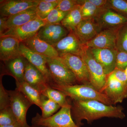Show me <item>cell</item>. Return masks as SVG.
<instances>
[{
    "label": "cell",
    "mask_w": 127,
    "mask_h": 127,
    "mask_svg": "<svg viewBox=\"0 0 127 127\" xmlns=\"http://www.w3.org/2000/svg\"><path fill=\"white\" fill-rule=\"evenodd\" d=\"M71 105L72 117L79 127L83 125L82 121L83 120L90 123L103 117L123 119L125 117L122 107L107 105L97 100H72Z\"/></svg>",
    "instance_id": "1"
},
{
    "label": "cell",
    "mask_w": 127,
    "mask_h": 127,
    "mask_svg": "<svg viewBox=\"0 0 127 127\" xmlns=\"http://www.w3.org/2000/svg\"><path fill=\"white\" fill-rule=\"evenodd\" d=\"M50 87L61 91L72 100H97L107 105L113 104L106 95L98 91L91 84H77L69 86L53 84Z\"/></svg>",
    "instance_id": "2"
},
{
    "label": "cell",
    "mask_w": 127,
    "mask_h": 127,
    "mask_svg": "<svg viewBox=\"0 0 127 127\" xmlns=\"http://www.w3.org/2000/svg\"><path fill=\"white\" fill-rule=\"evenodd\" d=\"M47 68L52 81L50 85L69 86L79 84L74 74L58 58L46 57Z\"/></svg>",
    "instance_id": "3"
},
{
    "label": "cell",
    "mask_w": 127,
    "mask_h": 127,
    "mask_svg": "<svg viewBox=\"0 0 127 127\" xmlns=\"http://www.w3.org/2000/svg\"><path fill=\"white\" fill-rule=\"evenodd\" d=\"M80 57L86 65L90 76L91 84L98 91L102 93L107 76L102 66L95 60L89 48L85 45Z\"/></svg>",
    "instance_id": "4"
},
{
    "label": "cell",
    "mask_w": 127,
    "mask_h": 127,
    "mask_svg": "<svg viewBox=\"0 0 127 127\" xmlns=\"http://www.w3.org/2000/svg\"><path fill=\"white\" fill-rule=\"evenodd\" d=\"M32 125L45 127H81L75 123L72 117L71 108L62 107L56 113L48 118L39 113L32 118Z\"/></svg>",
    "instance_id": "5"
},
{
    "label": "cell",
    "mask_w": 127,
    "mask_h": 127,
    "mask_svg": "<svg viewBox=\"0 0 127 127\" xmlns=\"http://www.w3.org/2000/svg\"><path fill=\"white\" fill-rule=\"evenodd\" d=\"M58 58L72 72L79 84H91L86 65L81 57L73 54H65L59 55Z\"/></svg>",
    "instance_id": "6"
},
{
    "label": "cell",
    "mask_w": 127,
    "mask_h": 127,
    "mask_svg": "<svg viewBox=\"0 0 127 127\" xmlns=\"http://www.w3.org/2000/svg\"><path fill=\"white\" fill-rule=\"evenodd\" d=\"M7 91L10 97L11 108L17 121L23 127H30L27 121V114L32 103L16 89Z\"/></svg>",
    "instance_id": "7"
},
{
    "label": "cell",
    "mask_w": 127,
    "mask_h": 127,
    "mask_svg": "<svg viewBox=\"0 0 127 127\" xmlns=\"http://www.w3.org/2000/svg\"><path fill=\"white\" fill-rule=\"evenodd\" d=\"M45 25V23L43 20L37 17L20 26L7 30L0 36L14 37L23 42L36 35L41 28Z\"/></svg>",
    "instance_id": "8"
},
{
    "label": "cell",
    "mask_w": 127,
    "mask_h": 127,
    "mask_svg": "<svg viewBox=\"0 0 127 127\" xmlns=\"http://www.w3.org/2000/svg\"><path fill=\"white\" fill-rule=\"evenodd\" d=\"M94 20L102 30L118 29L127 23V17L108 8L102 10Z\"/></svg>",
    "instance_id": "9"
},
{
    "label": "cell",
    "mask_w": 127,
    "mask_h": 127,
    "mask_svg": "<svg viewBox=\"0 0 127 127\" xmlns=\"http://www.w3.org/2000/svg\"><path fill=\"white\" fill-rule=\"evenodd\" d=\"M102 93L106 95L113 104L121 103L127 97V85L109 75Z\"/></svg>",
    "instance_id": "10"
},
{
    "label": "cell",
    "mask_w": 127,
    "mask_h": 127,
    "mask_svg": "<svg viewBox=\"0 0 127 127\" xmlns=\"http://www.w3.org/2000/svg\"><path fill=\"white\" fill-rule=\"evenodd\" d=\"M84 46L74 32L71 31L69 32L67 35L52 46L59 55L70 54L81 57Z\"/></svg>",
    "instance_id": "11"
},
{
    "label": "cell",
    "mask_w": 127,
    "mask_h": 127,
    "mask_svg": "<svg viewBox=\"0 0 127 127\" xmlns=\"http://www.w3.org/2000/svg\"><path fill=\"white\" fill-rule=\"evenodd\" d=\"M89 48L95 60L102 66L107 76L116 69L117 50L108 48Z\"/></svg>",
    "instance_id": "12"
},
{
    "label": "cell",
    "mask_w": 127,
    "mask_h": 127,
    "mask_svg": "<svg viewBox=\"0 0 127 127\" xmlns=\"http://www.w3.org/2000/svg\"><path fill=\"white\" fill-rule=\"evenodd\" d=\"M0 1V17H8L35 7L39 3V0H6Z\"/></svg>",
    "instance_id": "13"
},
{
    "label": "cell",
    "mask_w": 127,
    "mask_h": 127,
    "mask_svg": "<svg viewBox=\"0 0 127 127\" xmlns=\"http://www.w3.org/2000/svg\"><path fill=\"white\" fill-rule=\"evenodd\" d=\"M20 51L21 55L42 73L50 86L51 84L52 81L47 68L46 57L29 49L22 42L20 43Z\"/></svg>",
    "instance_id": "14"
},
{
    "label": "cell",
    "mask_w": 127,
    "mask_h": 127,
    "mask_svg": "<svg viewBox=\"0 0 127 127\" xmlns=\"http://www.w3.org/2000/svg\"><path fill=\"white\" fill-rule=\"evenodd\" d=\"M69 32L61 24H46L41 28L36 35L41 40L53 46L67 35Z\"/></svg>",
    "instance_id": "15"
},
{
    "label": "cell",
    "mask_w": 127,
    "mask_h": 127,
    "mask_svg": "<svg viewBox=\"0 0 127 127\" xmlns=\"http://www.w3.org/2000/svg\"><path fill=\"white\" fill-rule=\"evenodd\" d=\"M118 29L102 30L93 39L84 45L89 48L117 50L116 42Z\"/></svg>",
    "instance_id": "16"
},
{
    "label": "cell",
    "mask_w": 127,
    "mask_h": 127,
    "mask_svg": "<svg viewBox=\"0 0 127 127\" xmlns=\"http://www.w3.org/2000/svg\"><path fill=\"white\" fill-rule=\"evenodd\" d=\"M4 70L2 75L7 74L15 78L16 83L25 81L24 74L28 61L22 55L4 62Z\"/></svg>",
    "instance_id": "17"
},
{
    "label": "cell",
    "mask_w": 127,
    "mask_h": 127,
    "mask_svg": "<svg viewBox=\"0 0 127 127\" xmlns=\"http://www.w3.org/2000/svg\"><path fill=\"white\" fill-rule=\"evenodd\" d=\"M102 31L94 19L83 20L73 31L83 44L91 40Z\"/></svg>",
    "instance_id": "18"
},
{
    "label": "cell",
    "mask_w": 127,
    "mask_h": 127,
    "mask_svg": "<svg viewBox=\"0 0 127 127\" xmlns=\"http://www.w3.org/2000/svg\"><path fill=\"white\" fill-rule=\"evenodd\" d=\"M24 80L41 94L48 87L50 86L42 73L29 62L25 68Z\"/></svg>",
    "instance_id": "19"
},
{
    "label": "cell",
    "mask_w": 127,
    "mask_h": 127,
    "mask_svg": "<svg viewBox=\"0 0 127 127\" xmlns=\"http://www.w3.org/2000/svg\"><path fill=\"white\" fill-rule=\"evenodd\" d=\"M21 42L14 37L3 36L0 37V59L5 62L21 55Z\"/></svg>",
    "instance_id": "20"
},
{
    "label": "cell",
    "mask_w": 127,
    "mask_h": 127,
    "mask_svg": "<svg viewBox=\"0 0 127 127\" xmlns=\"http://www.w3.org/2000/svg\"><path fill=\"white\" fill-rule=\"evenodd\" d=\"M22 42L29 49L46 57L53 58L59 56L55 48L41 40L36 35Z\"/></svg>",
    "instance_id": "21"
},
{
    "label": "cell",
    "mask_w": 127,
    "mask_h": 127,
    "mask_svg": "<svg viewBox=\"0 0 127 127\" xmlns=\"http://www.w3.org/2000/svg\"><path fill=\"white\" fill-rule=\"evenodd\" d=\"M36 6L7 17L6 21L7 30L20 26L38 17L36 10Z\"/></svg>",
    "instance_id": "22"
},
{
    "label": "cell",
    "mask_w": 127,
    "mask_h": 127,
    "mask_svg": "<svg viewBox=\"0 0 127 127\" xmlns=\"http://www.w3.org/2000/svg\"><path fill=\"white\" fill-rule=\"evenodd\" d=\"M80 7V5L76 6L72 10L68 12L61 22V25L69 32L73 31L83 20Z\"/></svg>",
    "instance_id": "23"
},
{
    "label": "cell",
    "mask_w": 127,
    "mask_h": 127,
    "mask_svg": "<svg viewBox=\"0 0 127 127\" xmlns=\"http://www.w3.org/2000/svg\"><path fill=\"white\" fill-rule=\"evenodd\" d=\"M16 89L22 93L32 104L40 108L41 94L26 82L16 83Z\"/></svg>",
    "instance_id": "24"
},
{
    "label": "cell",
    "mask_w": 127,
    "mask_h": 127,
    "mask_svg": "<svg viewBox=\"0 0 127 127\" xmlns=\"http://www.w3.org/2000/svg\"><path fill=\"white\" fill-rule=\"evenodd\" d=\"M41 94L45 96L58 104L62 107H71L66 99V95L58 90L49 86L42 92Z\"/></svg>",
    "instance_id": "25"
},
{
    "label": "cell",
    "mask_w": 127,
    "mask_h": 127,
    "mask_svg": "<svg viewBox=\"0 0 127 127\" xmlns=\"http://www.w3.org/2000/svg\"><path fill=\"white\" fill-rule=\"evenodd\" d=\"M61 108L59 104L41 94L40 108L42 111L41 116L43 118H48L52 116Z\"/></svg>",
    "instance_id": "26"
},
{
    "label": "cell",
    "mask_w": 127,
    "mask_h": 127,
    "mask_svg": "<svg viewBox=\"0 0 127 127\" xmlns=\"http://www.w3.org/2000/svg\"><path fill=\"white\" fill-rule=\"evenodd\" d=\"M80 9L83 20L94 19L101 11L105 8L96 7L88 0H80Z\"/></svg>",
    "instance_id": "27"
},
{
    "label": "cell",
    "mask_w": 127,
    "mask_h": 127,
    "mask_svg": "<svg viewBox=\"0 0 127 127\" xmlns=\"http://www.w3.org/2000/svg\"><path fill=\"white\" fill-rule=\"evenodd\" d=\"M59 0L53 2H48L45 0H39L38 4L36 7L37 17L41 20L46 18L50 12L57 7Z\"/></svg>",
    "instance_id": "28"
},
{
    "label": "cell",
    "mask_w": 127,
    "mask_h": 127,
    "mask_svg": "<svg viewBox=\"0 0 127 127\" xmlns=\"http://www.w3.org/2000/svg\"><path fill=\"white\" fill-rule=\"evenodd\" d=\"M116 48L117 51L127 53V23L118 30Z\"/></svg>",
    "instance_id": "29"
},
{
    "label": "cell",
    "mask_w": 127,
    "mask_h": 127,
    "mask_svg": "<svg viewBox=\"0 0 127 127\" xmlns=\"http://www.w3.org/2000/svg\"><path fill=\"white\" fill-rule=\"evenodd\" d=\"M106 8L112 9L127 17V0H108Z\"/></svg>",
    "instance_id": "30"
},
{
    "label": "cell",
    "mask_w": 127,
    "mask_h": 127,
    "mask_svg": "<svg viewBox=\"0 0 127 127\" xmlns=\"http://www.w3.org/2000/svg\"><path fill=\"white\" fill-rule=\"evenodd\" d=\"M68 12L61 11L55 8L51 11L46 18L43 20L45 22V25L61 24V22L65 18Z\"/></svg>",
    "instance_id": "31"
},
{
    "label": "cell",
    "mask_w": 127,
    "mask_h": 127,
    "mask_svg": "<svg viewBox=\"0 0 127 127\" xmlns=\"http://www.w3.org/2000/svg\"><path fill=\"white\" fill-rule=\"evenodd\" d=\"M17 122L10 107L0 110V126L13 124Z\"/></svg>",
    "instance_id": "32"
},
{
    "label": "cell",
    "mask_w": 127,
    "mask_h": 127,
    "mask_svg": "<svg viewBox=\"0 0 127 127\" xmlns=\"http://www.w3.org/2000/svg\"><path fill=\"white\" fill-rule=\"evenodd\" d=\"M78 5H80V0H59L56 8L61 11L68 12Z\"/></svg>",
    "instance_id": "33"
},
{
    "label": "cell",
    "mask_w": 127,
    "mask_h": 127,
    "mask_svg": "<svg viewBox=\"0 0 127 127\" xmlns=\"http://www.w3.org/2000/svg\"><path fill=\"white\" fill-rule=\"evenodd\" d=\"M10 107V97L7 90L3 86L2 78L0 81V110Z\"/></svg>",
    "instance_id": "34"
},
{
    "label": "cell",
    "mask_w": 127,
    "mask_h": 127,
    "mask_svg": "<svg viewBox=\"0 0 127 127\" xmlns=\"http://www.w3.org/2000/svg\"><path fill=\"white\" fill-rule=\"evenodd\" d=\"M127 67V53L118 51L116 59V68L125 70Z\"/></svg>",
    "instance_id": "35"
},
{
    "label": "cell",
    "mask_w": 127,
    "mask_h": 127,
    "mask_svg": "<svg viewBox=\"0 0 127 127\" xmlns=\"http://www.w3.org/2000/svg\"><path fill=\"white\" fill-rule=\"evenodd\" d=\"M109 75L118 81L127 85V77L125 70L116 68Z\"/></svg>",
    "instance_id": "36"
},
{
    "label": "cell",
    "mask_w": 127,
    "mask_h": 127,
    "mask_svg": "<svg viewBox=\"0 0 127 127\" xmlns=\"http://www.w3.org/2000/svg\"><path fill=\"white\" fill-rule=\"evenodd\" d=\"M89 2L95 5L96 7L100 8H106L107 3V0H88Z\"/></svg>",
    "instance_id": "37"
},
{
    "label": "cell",
    "mask_w": 127,
    "mask_h": 127,
    "mask_svg": "<svg viewBox=\"0 0 127 127\" xmlns=\"http://www.w3.org/2000/svg\"><path fill=\"white\" fill-rule=\"evenodd\" d=\"M7 17H0V35H2L7 31L6 21Z\"/></svg>",
    "instance_id": "38"
},
{
    "label": "cell",
    "mask_w": 127,
    "mask_h": 127,
    "mask_svg": "<svg viewBox=\"0 0 127 127\" xmlns=\"http://www.w3.org/2000/svg\"><path fill=\"white\" fill-rule=\"evenodd\" d=\"M0 127H23L18 122L10 125L0 126Z\"/></svg>",
    "instance_id": "39"
},
{
    "label": "cell",
    "mask_w": 127,
    "mask_h": 127,
    "mask_svg": "<svg viewBox=\"0 0 127 127\" xmlns=\"http://www.w3.org/2000/svg\"><path fill=\"white\" fill-rule=\"evenodd\" d=\"M30 127H45L43 126H39V125H32L31 126H30Z\"/></svg>",
    "instance_id": "40"
},
{
    "label": "cell",
    "mask_w": 127,
    "mask_h": 127,
    "mask_svg": "<svg viewBox=\"0 0 127 127\" xmlns=\"http://www.w3.org/2000/svg\"><path fill=\"white\" fill-rule=\"evenodd\" d=\"M125 72L126 73V75H127V68H125Z\"/></svg>",
    "instance_id": "41"
}]
</instances>
